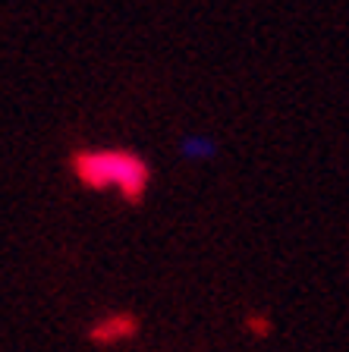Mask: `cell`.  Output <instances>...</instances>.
Wrapping results in <instances>:
<instances>
[{
	"instance_id": "obj_2",
	"label": "cell",
	"mask_w": 349,
	"mask_h": 352,
	"mask_svg": "<svg viewBox=\"0 0 349 352\" xmlns=\"http://www.w3.org/2000/svg\"><path fill=\"white\" fill-rule=\"evenodd\" d=\"M138 330H142L138 315H132V311H110V315L88 324L85 337H88V343L107 349V346H120V343H126V340H136Z\"/></svg>"
},
{
	"instance_id": "obj_1",
	"label": "cell",
	"mask_w": 349,
	"mask_h": 352,
	"mask_svg": "<svg viewBox=\"0 0 349 352\" xmlns=\"http://www.w3.org/2000/svg\"><path fill=\"white\" fill-rule=\"evenodd\" d=\"M70 173L88 192H116L120 201L138 208L151 189V164L132 148H73Z\"/></svg>"
},
{
	"instance_id": "obj_3",
	"label": "cell",
	"mask_w": 349,
	"mask_h": 352,
	"mask_svg": "<svg viewBox=\"0 0 349 352\" xmlns=\"http://www.w3.org/2000/svg\"><path fill=\"white\" fill-rule=\"evenodd\" d=\"M242 330H246V333H252V337H258V340H264V337H271L274 321H271L268 311H248V315L242 318Z\"/></svg>"
}]
</instances>
